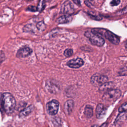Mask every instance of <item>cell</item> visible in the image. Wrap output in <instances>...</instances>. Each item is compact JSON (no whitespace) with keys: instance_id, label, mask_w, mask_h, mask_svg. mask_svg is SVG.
Wrapping results in <instances>:
<instances>
[{"instance_id":"cell-1","label":"cell","mask_w":127,"mask_h":127,"mask_svg":"<svg viewBox=\"0 0 127 127\" xmlns=\"http://www.w3.org/2000/svg\"><path fill=\"white\" fill-rule=\"evenodd\" d=\"M0 99L5 112L7 114H12L16 106V101L13 95L8 92L0 94Z\"/></svg>"},{"instance_id":"cell-2","label":"cell","mask_w":127,"mask_h":127,"mask_svg":"<svg viewBox=\"0 0 127 127\" xmlns=\"http://www.w3.org/2000/svg\"><path fill=\"white\" fill-rule=\"evenodd\" d=\"M84 35L89 38L91 43L95 46L101 47L103 46L105 43V40L102 36L98 33L92 31H86Z\"/></svg>"},{"instance_id":"cell-3","label":"cell","mask_w":127,"mask_h":127,"mask_svg":"<svg viewBox=\"0 0 127 127\" xmlns=\"http://www.w3.org/2000/svg\"><path fill=\"white\" fill-rule=\"evenodd\" d=\"M121 91L118 89H112L105 92L102 96L103 100L113 103L121 96Z\"/></svg>"},{"instance_id":"cell-4","label":"cell","mask_w":127,"mask_h":127,"mask_svg":"<svg viewBox=\"0 0 127 127\" xmlns=\"http://www.w3.org/2000/svg\"><path fill=\"white\" fill-rule=\"evenodd\" d=\"M108 78L106 75L99 73H95L91 76L90 81L93 86L100 87L105 83L108 82Z\"/></svg>"},{"instance_id":"cell-5","label":"cell","mask_w":127,"mask_h":127,"mask_svg":"<svg viewBox=\"0 0 127 127\" xmlns=\"http://www.w3.org/2000/svg\"><path fill=\"white\" fill-rule=\"evenodd\" d=\"M59 103L56 100H53L46 104L47 113L50 115H55L58 111Z\"/></svg>"},{"instance_id":"cell-6","label":"cell","mask_w":127,"mask_h":127,"mask_svg":"<svg viewBox=\"0 0 127 127\" xmlns=\"http://www.w3.org/2000/svg\"><path fill=\"white\" fill-rule=\"evenodd\" d=\"M103 36L114 45H118L120 43V38L108 30H105Z\"/></svg>"},{"instance_id":"cell-7","label":"cell","mask_w":127,"mask_h":127,"mask_svg":"<svg viewBox=\"0 0 127 127\" xmlns=\"http://www.w3.org/2000/svg\"><path fill=\"white\" fill-rule=\"evenodd\" d=\"M61 11L66 15H70L74 12V8L73 4L69 1H65L62 5Z\"/></svg>"},{"instance_id":"cell-8","label":"cell","mask_w":127,"mask_h":127,"mask_svg":"<svg viewBox=\"0 0 127 127\" xmlns=\"http://www.w3.org/2000/svg\"><path fill=\"white\" fill-rule=\"evenodd\" d=\"M32 53V50L30 48L27 46H24L17 51L16 56L17 58H26L31 55Z\"/></svg>"},{"instance_id":"cell-9","label":"cell","mask_w":127,"mask_h":127,"mask_svg":"<svg viewBox=\"0 0 127 127\" xmlns=\"http://www.w3.org/2000/svg\"><path fill=\"white\" fill-rule=\"evenodd\" d=\"M84 64L83 60L81 58H78L76 59H72L69 60L66 63L68 66L72 68H77L81 67Z\"/></svg>"},{"instance_id":"cell-10","label":"cell","mask_w":127,"mask_h":127,"mask_svg":"<svg viewBox=\"0 0 127 127\" xmlns=\"http://www.w3.org/2000/svg\"><path fill=\"white\" fill-rule=\"evenodd\" d=\"M106 109L102 104H98L96 109V115L98 119L102 118L106 114Z\"/></svg>"},{"instance_id":"cell-11","label":"cell","mask_w":127,"mask_h":127,"mask_svg":"<svg viewBox=\"0 0 127 127\" xmlns=\"http://www.w3.org/2000/svg\"><path fill=\"white\" fill-rule=\"evenodd\" d=\"M73 106H74V102L73 101V100H67L66 101L64 106V112L67 114V115H69L73 108Z\"/></svg>"},{"instance_id":"cell-12","label":"cell","mask_w":127,"mask_h":127,"mask_svg":"<svg viewBox=\"0 0 127 127\" xmlns=\"http://www.w3.org/2000/svg\"><path fill=\"white\" fill-rule=\"evenodd\" d=\"M34 110V106L32 105L29 106L28 107L24 109L21 111L19 114V117L20 118H23L29 115Z\"/></svg>"},{"instance_id":"cell-13","label":"cell","mask_w":127,"mask_h":127,"mask_svg":"<svg viewBox=\"0 0 127 127\" xmlns=\"http://www.w3.org/2000/svg\"><path fill=\"white\" fill-rule=\"evenodd\" d=\"M72 20V17L70 15H64L59 17L56 21L60 24H64L70 22Z\"/></svg>"},{"instance_id":"cell-14","label":"cell","mask_w":127,"mask_h":127,"mask_svg":"<svg viewBox=\"0 0 127 127\" xmlns=\"http://www.w3.org/2000/svg\"><path fill=\"white\" fill-rule=\"evenodd\" d=\"M46 86L47 87V89H48V90L51 93H56L57 91L59 90V89L55 88V87L59 88V87L56 84H55V83H53L52 81L50 82H47L46 83Z\"/></svg>"},{"instance_id":"cell-15","label":"cell","mask_w":127,"mask_h":127,"mask_svg":"<svg viewBox=\"0 0 127 127\" xmlns=\"http://www.w3.org/2000/svg\"><path fill=\"white\" fill-rule=\"evenodd\" d=\"M113 83L110 82H107L100 86L99 90L101 91L106 92L108 90L112 89V88L113 87Z\"/></svg>"},{"instance_id":"cell-16","label":"cell","mask_w":127,"mask_h":127,"mask_svg":"<svg viewBox=\"0 0 127 127\" xmlns=\"http://www.w3.org/2000/svg\"><path fill=\"white\" fill-rule=\"evenodd\" d=\"M93 114V111L92 107L90 105L86 106L84 110V115L87 118H90L92 117Z\"/></svg>"},{"instance_id":"cell-17","label":"cell","mask_w":127,"mask_h":127,"mask_svg":"<svg viewBox=\"0 0 127 127\" xmlns=\"http://www.w3.org/2000/svg\"><path fill=\"white\" fill-rule=\"evenodd\" d=\"M45 7V0H39L38 6L37 7V11L39 12L42 11Z\"/></svg>"},{"instance_id":"cell-18","label":"cell","mask_w":127,"mask_h":127,"mask_svg":"<svg viewBox=\"0 0 127 127\" xmlns=\"http://www.w3.org/2000/svg\"><path fill=\"white\" fill-rule=\"evenodd\" d=\"M36 27L38 30H42V31L44 30V29H45V27H46L45 24H44V23L43 21H41V22L37 23L36 24Z\"/></svg>"},{"instance_id":"cell-19","label":"cell","mask_w":127,"mask_h":127,"mask_svg":"<svg viewBox=\"0 0 127 127\" xmlns=\"http://www.w3.org/2000/svg\"><path fill=\"white\" fill-rule=\"evenodd\" d=\"M64 56L66 57H70L73 54V50L71 49H66L64 53Z\"/></svg>"},{"instance_id":"cell-20","label":"cell","mask_w":127,"mask_h":127,"mask_svg":"<svg viewBox=\"0 0 127 127\" xmlns=\"http://www.w3.org/2000/svg\"><path fill=\"white\" fill-rule=\"evenodd\" d=\"M127 111V103L125 102L122 104L119 108V111L120 113L125 112Z\"/></svg>"},{"instance_id":"cell-21","label":"cell","mask_w":127,"mask_h":127,"mask_svg":"<svg viewBox=\"0 0 127 127\" xmlns=\"http://www.w3.org/2000/svg\"><path fill=\"white\" fill-rule=\"evenodd\" d=\"M94 0H84L85 4L88 7H91L93 5Z\"/></svg>"},{"instance_id":"cell-22","label":"cell","mask_w":127,"mask_h":127,"mask_svg":"<svg viewBox=\"0 0 127 127\" xmlns=\"http://www.w3.org/2000/svg\"><path fill=\"white\" fill-rule=\"evenodd\" d=\"M121 0H112L110 2V5L112 6H117L120 3Z\"/></svg>"},{"instance_id":"cell-23","label":"cell","mask_w":127,"mask_h":127,"mask_svg":"<svg viewBox=\"0 0 127 127\" xmlns=\"http://www.w3.org/2000/svg\"><path fill=\"white\" fill-rule=\"evenodd\" d=\"M27 10H28V11H32V12H35V11H37V8L36 7L34 6H32V5H30L29 6H28L27 8Z\"/></svg>"},{"instance_id":"cell-24","label":"cell","mask_w":127,"mask_h":127,"mask_svg":"<svg viewBox=\"0 0 127 127\" xmlns=\"http://www.w3.org/2000/svg\"><path fill=\"white\" fill-rule=\"evenodd\" d=\"M4 59V53L0 51V63L2 62V61H3Z\"/></svg>"},{"instance_id":"cell-25","label":"cell","mask_w":127,"mask_h":127,"mask_svg":"<svg viewBox=\"0 0 127 127\" xmlns=\"http://www.w3.org/2000/svg\"><path fill=\"white\" fill-rule=\"evenodd\" d=\"M72 1L75 3L76 5H77L78 6H80L81 5L80 3V0H72Z\"/></svg>"},{"instance_id":"cell-26","label":"cell","mask_w":127,"mask_h":127,"mask_svg":"<svg viewBox=\"0 0 127 127\" xmlns=\"http://www.w3.org/2000/svg\"><path fill=\"white\" fill-rule=\"evenodd\" d=\"M91 127H98V126L97 125H94L92 126Z\"/></svg>"}]
</instances>
